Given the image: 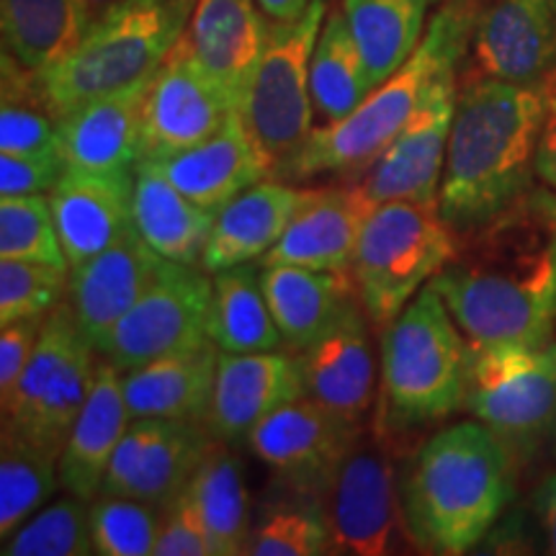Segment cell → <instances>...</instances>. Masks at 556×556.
<instances>
[{
	"label": "cell",
	"mask_w": 556,
	"mask_h": 556,
	"mask_svg": "<svg viewBox=\"0 0 556 556\" xmlns=\"http://www.w3.org/2000/svg\"><path fill=\"white\" fill-rule=\"evenodd\" d=\"M430 287L471 345H541L556 328V191L533 186L464 232Z\"/></svg>",
	"instance_id": "obj_1"
},
{
	"label": "cell",
	"mask_w": 556,
	"mask_h": 556,
	"mask_svg": "<svg viewBox=\"0 0 556 556\" xmlns=\"http://www.w3.org/2000/svg\"><path fill=\"white\" fill-rule=\"evenodd\" d=\"M546 86H518L471 73L458 88L438 212L469 232L533 189Z\"/></svg>",
	"instance_id": "obj_2"
},
{
	"label": "cell",
	"mask_w": 556,
	"mask_h": 556,
	"mask_svg": "<svg viewBox=\"0 0 556 556\" xmlns=\"http://www.w3.org/2000/svg\"><path fill=\"white\" fill-rule=\"evenodd\" d=\"M513 467L503 441L479 420L438 430L400 471L409 541L446 556L482 544L516 495Z\"/></svg>",
	"instance_id": "obj_3"
},
{
	"label": "cell",
	"mask_w": 556,
	"mask_h": 556,
	"mask_svg": "<svg viewBox=\"0 0 556 556\" xmlns=\"http://www.w3.org/2000/svg\"><path fill=\"white\" fill-rule=\"evenodd\" d=\"M477 16L479 3H443L430 18L413 58L374 88L345 119L312 129L307 142L276 170V176L304 180L332 173H366L413 122L435 83L451 70H458V62L469 52Z\"/></svg>",
	"instance_id": "obj_4"
},
{
	"label": "cell",
	"mask_w": 556,
	"mask_h": 556,
	"mask_svg": "<svg viewBox=\"0 0 556 556\" xmlns=\"http://www.w3.org/2000/svg\"><path fill=\"white\" fill-rule=\"evenodd\" d=\"M471 343L441 294L422 287L384 325L381 336V422L405 430L441 420L467 405Z\"/></svg>",
	"instance_id": "obj_5"
},
{
	"label": "cell",
	"mask_w": 556,
	"mask_h": 556,
	"mask_svg": "<svg viewBox=\"0 0 556 556\" xmlns=\"http://www.w3.org/2000/svg\"><path fill=\"white\" fill-rule=\"evenodd\" d=\"M197 0H119L90 21L86 37L41 75L54 116L148 80L184 37Z\"/></svg>",
	"instance_id": "obj_6"
},
{
	"label": "cell",
	"mask_w": 556,
	"mask_h": 556,
	"mask_svg": "<svg viewBox=\"0 0 556 556\" xmlns=\"http://www.w3.org/2000/svg\"><path fill=\"white\" fill-rule=\"evenodd\" d=\"M516 464L556 458V343L471 345L467 405Z\"/></svg>",
	"instance_id": "obj_7"
},
{
	"label": "cell",
	"mask_w": 556,
	"mask_h": 556,
	"mask_svg": "<svg viewBox=\"0 0 556 556\" xmlns=\"http://www.w3.org/2000/svg\"><path fill=\"white\" fill-rule=\"evenodd\" d=\"M456 248V229L435 204L381 201L374 206L351 268L368 319L379 328L392 323L448 266Z\"/></svg>",
	"instance_id": "obj_8"
},
{
	"label": "cell",
	"mask_w": 556,
	"mask_h": 556,
	"mask_svg": "<svg viewBox=\"0 0 556 556\" xmlns=\"http://www.w3.org/2000/svg\"><path fill=\"white\" fill-rule=\"evenodd\" d=\"M67 302L45 317L29 366L3 400V433L60 456L93 389L99 361Z\"/></svg>",
	"instance_id": "obj_9"
},
{
	"label": "cell",
	"mask_w": 556,
	"mask_h": 556,
	"mask_svg": "<svg viewBox=\"0 0 556 556\" xmlns=\"http://www.w3.org/2000/svg\"><path fill=\"white\" fill-rule=\"evenodd\" d=\"M328 11V0H312L296 21H268L266 50L250 80L240 114L261 150L274 160V176L315 129L312 119L317 111L312 103L309 67Z\"/></svg>",
	"instance_id": "obj_10"
},
{
	"label": "cell",
	"mask_w": 556,
	"mask_h": 556,
	"mask_svg": "<svg viewBox=\"0 0 556 556\" xmlns=\"http://www.w3.org/2000/svg\"><path fill=\"white\" fill-rule=\"evenodd\" d=\"M384 422L364 426L345 451L332 482L319 497L332 552L353 556L389 554L407 533L400 500V471L384 438Z\"/></svg>",
	"instance_id": "obj_11"
},
{
	"label": "cell",
	"mask_w": 556,
	"mask_h": 556,
	"mask_svg": "<svg viewBox=\"0 0 556 556\" xmlns=\"http://www.w3.org/2000/svg\"><path fill=\"white\" fill-rule=\"evenodd\" d=\"M214 283L204 268L163 261L155 281L96 348L119 371L212 340Z\"/></svg>",
	"instance_id": "obj_12"
},
{
	"label": "cell",
	"mask_w": 556,
	"mask_h": 556,
	"mask_svg": "<svg viewBox=\"0 0 556 556\" xmlns=\"http://www.w3.org/2000/svg\"><path fill=\"white\" fill-rule=\"evenodd\" d=\"M235 103L184 37L150 78L142 103V160L173 157L225 127ZM139 160V163H142Z\"/></svg>",
	"instance_id": "obj_13"
},
{
	"label": "cell",
	"mask_w": 556,
	"mask_h": 556,
	"mask_svg": "<svg viewBox=\"0 0 556 556\" xmlns=\"http://www.w3.org/2000/svg\"><path fill=\"white\" fill-rule=\"evenodd\" d=\"M358 430L319 402L302 397L261 420L245 443L278 486L323 497Z\"/></svg>",
	"instance_id": "obj_14"
},
{
	"label": "cell",
	"mask_w": 556,
	"mask_h": 556,
	"mask_svg": "<svg viewBox=\"0 0 556 556\" xmlns=\"http://www.w3.org/2000/svg\"><path fill=\"white\" fill-rule=\"evenodd\" d=\"M214 441L204 422L137 417L111 456L99 495L168 505L191 482Z\"/></svg>",
	"instance_id": "obj_15"
},
{
	"label": "cell",
	"mask_w": 556,
	"mask_h": 556,
	"mask_svg": "<svg viewBox=\"0 0 556 556\" xmlns=\"http://www.w3.org/2000/svg\"><path fill=\"white\" fill-rule=\"evenodd\" d=\"M368 323L364 304L353 294L309 345L294 351L307 397L356 428L368 426L377 387Z\"/></svg>",
	"instance_id": "obj_16"
},
{
	"label": "cell",
	"mask_w": 556,
	"mask_h": 556,
	"mask_svg": "<svg viewBox=\"0 0 556 556\" xmlns=\"http://www.w3.org/2000/svg\"><path fill=\"white\" fill-rule=\"evenodd\" d=\"M456 70H451L435 83L413 122L364 173L361 184L377 204L381 201H417V204L438 206L451 124L456 114Z\"/></svg>",
	"instance_id": "obj_17"
},
{
	"label": "cell",
	"mask_w": 556,
	"mask_h": 556,
	"mask_svg": "<svg viewBox=\"0 0 556 556\" xmlns=\"http://www.w3.org/2000/svg\"><path fill=\"white\" fill-rule=\"evenodd\" d=\"M471 73L546 86L556 73V0H490L471 34Z\"/></svg>",
	"instance_id": "obj_18"
},
{
	"label": "cell",
	"mask_w": 556,
	"mask_h": 556,
	"mask_svg": "<svg viewBox=\"0 0 556 556\" xmlns=\"http://www.w3.org/2000/svg\"><path fill=\"white\" fill-rule=\"evenodd\" d=\"M307 397L294 351H219L217 381L204 426L217 441H245L250 430L278 407Z\"/></svg>",
	"instance_id": "obj_19"
},
{
	"label": "cell",
	"mask_w": 556,
	"mask_h": 556,
	"mask_svg": "<svg viewBox=\"0 0 556 556\" xmlns=\"http://www.w3.org/2000/svg\"><path fill=\"white\" fill-rule=\"evenodd\" d=\"M377 201L364 184L307 189L283 238L263 255L261 266H291L351 274L353 258Z\"/></svg>",
	"instance_id": "obj_20"
},
{
	"label": "cell",
	"mask_w": 556,
	"mask_h": 556,
	"mask_svg": "<svg viewBox=\"0 0 556 556\" xmlns=\"http://www.w3.org/2000/svg\"><path fill=\"white\" fill-rule=\"evenodd\" d=\"M47 199L70 268L116 245L135 229V170H65Z\"/></svg>",
	"instance_id": "obj_21"
},
{
	"label": "cell",
	"mask_w": 556,
	"mask_h": 556,
	"mask_svg": "<svg viewBox=\"0 0 556 556\" xmlns=\"http://www.w3.org/2000/svg\"><path fill=\"white\" fill-rule=\"evenodd\" d=\"M163 258L131 229L127 238L70 268L67 299L75 323L93 348L155 281Z\"/></svg>",
	"instance_id": "obj_22"
},
{
	"label": "cell",
	"mask_w": 556,
	"mask_h": 556,
	"mask_svg": "<svg viewBox=\"0 0 556 556\" xmlns=\"http://www.w3.org/2000/svg\"><path fill=\"white\" fill-rule=\"evenodd\" d=\"M150 78L99 96L58 116L60 155L67 170L127 173L142 160V103Z\"/></svg>",
	"instance_id": "obj_23"
},
{
	"label": "cell",
	"mask_w": 556,
	"mask_h": 556,
	"mask_svg": "<svg viewBox=\"0 0 556 556\" xmlns=\"http://www.w3.org/2000/svg\"><path fill=\"white\" fill-rule=\"evenodd\" d=\"M157 168L178 191L217 214L250 186L274 176V160L250 135L240 111H235L217 135L199 142L197 148L157 160Z\"/></svg>",
	"instance_id": "obj_24"
},
{
	"label": "cell",
	"mask_w": 556,
	"mask_h": 556,
	"mask_svg": "<svg viewBox=\"0 0 556 556\" xmlns=\"http://www.w3.org/2000/svg\"><path fill=\"white\" fill-rule=\"evenodd\" d=\"M186 39L240 111L268 39L258 0H197Z\"/></svg>",
	"instance_id": "obj_25"
},
{
	"label": "cell",
	"mask_w": 556,
	"mask_h": 556,
	"mask_svg": "<svg viewBox=\"0 0 556 556\" xmlns=\"http://www.w3.org/2000/svg\"><path fill=\"white\" fill-rule=\"evenodd\" d=\"M219 345L214 340L191 351L160 356L122 374L124 400L131 420L160 417V420L204 422L217 381Z\"/></svg>",
	"instance_id": "obj_26"
},
{
	"label": "cell",
	"mask_w": 556,
	"mask_h": 556,
	"mask_svg": "<svg viewBox=\"0 0 556 556\" xmlns=\"http://www.w3.org/2000/svg\"><path fill=\"white\" fill-rule=\"evenodd\" d=\"M304 193L307 189L268 178L250 186L217 212L199 266L214 276L240 263L263 261V255L283 238Z\"/></svg>",
	"instance_id": "obj_27"
},
{
	"label": "cell",
	"mask_w": 556,
	"mask_h": 556,
	"mask_svg": "<svg viewBox=\"0 0 556 556\" xmlns=\"http://www.w3.org/2000/svg\"><path fill=\"white\" fill-rule=\"evenodd\" d=\"M122 374L109 361H99L93 389L60 451V484L83 500L101 492L111 456L131 422Z\"/></svg>",
	"instance_id": "obj_28"
},
{
	"label": "cell",
	"mask_w": 556,
	"mask_h": 556,
	"mask_svg": "<svg viewBox=\"0 0 556 556\" xmlns=\"http://www.w3.org/2000/svg\"><path fill=\"white\" fill-rule=\"evenodd\" d=\"M217 214L170 184L152 160L135 168V229L163 261L199 266Z\"/></svg>",
	"instance_id": "obj_29"
},
{
	"label": "cell",
	"mask_w": 556,
	"mask_h": 556,
	"mask_svg": "<svg viewBox=\"0 0 556 556\" xmlns=\"http://www.w3.org/2000/svg\"><path fill=\"white\" fill-rule=\"evenodd\" d=\"M261 283L270 315L289 351H302L304 345H309L343 307L345 299L356 294L353 274L291 266V263L261 266Z\"/></svg>",
	"instance_id": "obj_30"
},
{
	"label": "cell",
	"mask_w": 556,
	"mask_h": 556,
	"mask_svg": "<svg viewBox=\"0 0 556 556\" xmlns=\"http://www.w3.org/2000/svg\"><path fill=\"white\" fill-rule=\"evenodd\" d=\"M86 0H0L3 52L34 73L67 58L90 26Z\"/></svg>",
	"instance_id": "obj_31"
},
{
	"label": "cell",
	"mask_w": 556,
	"mask_h": 556,
	"mask_svg": "<svg viewBox=\"0 0 556 556\" xmlns=\"http://www.w3.org/2000/svg\"><path fill=\"white\" fill-rule=\"evenodd\" d=\"M184 492L204 520L214 556L248 554L253 536L250 492L245 469L229 443L214 441Z\"/></svg>",
	"instance_id": "obj_32"
},
{
	"label": "cell",
	"mask_w": 556,
	"mask_h": 556,
	"mask_svg": "<svg viewBox=\"0 0 556 556\" xmlns=\"http://www.w3.org/2000/svg\"><path fill=\"white\" fill-rule=\"evenodd\" d=\"M428 5L430 0H343L371 90L413 58L426 34Z\"/></svg>",
	"instance_id": "obj_33"
},
{
	"label": "cell",
	"mask_w": 556,
	"mask_h": 556,
	"mask_svg": "<svg viewBox=\"0 0 556 556\" xmlns=\"http://www.w3.org/2000/svg\"><path fill=\"white\" fill-rule=\"evenodd\" d=\"M212 340L225 353H261L283 348V336L266 302L261 270L253 263L212 276Z\"/></svg>",
	"instance_id": "obj_34"
},
{
	"label": "cell",
	"mask_w": 556,
	"mask_h": 556,
	"mask_svg": "<svg viewBox=\"0 0 556 556\" xmlns=\"http://www.w3.org/2000/svg\"><path fill=\"white\" fill-rule=\"evenodd\" d=\"M309 88L312 103L325 124L345 119L371 93L364 60L343 9H330L325 16L312 54Z\"/></svg>",
	"instance_id": "obj_35"
},
{
	"label": "cell",
	"mask_w": 556,
	"mask_h": 556,
	"mask_svg": "<svg viewBox=\"0 0 556 556\" xmlns=\"http://www.w3.org/2000/svg\"><path fill=\"white\" fill-rule=\"evenodd\" d=\"M60 484V456L16 435H0V539L41 510Z\"/></svg>",
	"instance_id": "obj_36"
},
{
	"label": "cell",
	"mask_w": 556,
	"mask_h": 556,
	"mask_svg": "<svg viewBox=\"0 0 556 556\" xmlns=\"http://www.w3.org/2000/svg\"><path fill=\"white\" fill-rule=\"evenodd\" d=\"M332 539L319 497L278 486L253 526L248 554L253 556H317L330 554Z\"/></svg>",
	"instance_id": "obj_37"
},
{
	"label": "cell",
	"mask_w": 556,
	"mask_h": 556,
	"mask_svg": "<svg viewBox=\"0 0 556 556\" xmlns=\"http://www.w3.org/2000/svg\"><path fill=\"white\" fill-rule=\"evenodd\" d=\"M3 556H88L96 554L90 536V500L73 492L41 507L3 539Z\"/></svg>",
	"instance_id": "obj_38"
},
{
	"label": "cell",
	"mask_w": 556,
	"mask_h": 556,
	"mask_svg": "<svg viewBox=\"0 0 556 556\" xmlns=\"http://www.w3.org/2000/svg\"><path fill=\"white\" fill-rule=\"evenodd\" d=\"M163 507L137 497L96 495L90 500V536L99 556L155 554Z\"/></svg>",
	"instance_id": "obj_39"
},
{
	"label": "cell",
	"mask_w": 556,
	"mask_h": 556,
	"mask_svg": "<svg viewBox=\"0 0 556 556\" xmlns=\"http://www.w3.org/2000/svg\"><path fill=\"white\" fill-rule=\"evenodd\" d=\"M0 258L67 268L47 197L0 199Z\"/></svg>",
	"instance_id": "obj_40"
},
{
	"label": "cell",
	"mask_w": 556,
	"mask_h": 556,
	"mask_svg": "<svg viewBox=\"0 0 556 556\" xmlns=\"http://www.w3.org/2000/svg\"><path fill=\"white\" fill-rule=\"evenodd\" d=\"M67 268L0 258V328L50 315L67 299Z\"/></svg>",
	"instance_id": "obj_41"
},
{
	"label": "cell",
	"mask_w": 556,
	"mask_h": 556,
	"mask_svg": "<svg viewBox=\"0 0 556 556\" xmlns=\"http://www.w3.org/2000/svg\"><path fill=\"white\" fill-rule=\"evenodd\" d=\"M155 556H214L212 541L186 492H180L163 505V523H160Z\"/></svg>",
	"instance_id": "obj_42"
},
{
	"label": "cell",
	"mask_w": 556,
	"mask_h": 556,
	"mask_svg": "<svg viewBox=\"0 0 556 556\" xmlns=\"http://www.w3.org/2000/svg\"><path fill=\"white\" fill-rule=\"evenodd\" d=\"M67 165L62 155H3L0 152V199L47 197Z\"/></svg>",
	"instance_id": "obj_43"
},
{
	"label": "cell",
	"mask_w": 556,
	"mask_h": 556,
	"mask_svg": "<svg viewBox=\"0 0 556 556\" xmlns=\"http://www.w3.org/2000/svg\"><path fill=\"white\" fill-rule=\"evenodd\" d=\"M45 317L18 319L0 330V400H9L21 374L29 366Z\"/></svg>",
	"instance_id": "obj_44"
},
{
	"label": "cell",
	"mask_w": 556,
	"mask_h": 556,
	"mask_svg": "<svg viewBox=\"0 0 556 556\" xmlns=\"http://www.w3.org/2000/svg\"><path fill=\"white\" fill-rule=\"evenodd\" d=\"M531 507L541 536H544L546 552L556 556V469L541 477L536 490H533Z\"/></svg>",
	"instance_id": "obj_45"
},
{
	"label": "cell",
	"mask_w": 556,
	"mask_h": 556,
	"mask_svg": "<svg viewBox=\"0 0 556 556\" xmlns=\"http://www.w3.org/2000/svg\"><path fill=\"white\" fill-rule=\"evenodd\" d=\"M536 178L548 189L556 191V86L548 88L546 119L541 129L539 155H536Z\"/></svg>",
	"instance_id": "obj_46"
},
{
	"label": "cell",
	"mask_w": 556,
	"mask_h": 556,
	"mask_svg": "<svg viewBox=\"0 0 556 556\" xmlns=\"http://www.w3.org/2000/svg\"><path fill=\"white\" fill-rule=\"evenodd\" d=\"M312 0H258V9L270 24H289L309 9Z\"/></svg>",
	"instance_id": "obj_47"
},
{
	"label": "cell",
	"mask_w": 556,
	"mask_h": 556,
	"mask_svg": "<svg viewBox=\"0 0 556 556\" xmlns=\"http://www.w3.org/2000/svg\"><path fill=\"white\" fill-rule=\"evenodd\" d=\"M119 0H86L88 11H90V18H96L99 13H103L106 9H111V5H116Z\"/></svg>",
	"instance_id": "obj_48"
},
{
	"label": "cell",
	"mask_w": 556,
	"mask_h": 556,
	"mask_svg": "<svg viewBox=\"0 0 556 556\" xmlns=\"http://www.w3.org/2000/svg\"><path fill=\"white\" fill-rule=\"evenodd\" d=\"M430 3H438V5H443V3H479V5H482L484 0H430Z\"/></svg>",
	"instance_id": "obj_49"
},
{
	"label": "cell",
	"mask_w": 556,
	"mask_h": 556,
	"mask_svg": "<svg viewBox=\"0 0 556 556\" xmlns=\"http://www.w3.org/2000/svg\"><path fill=\"white\" fill-rule=\"evenodd\" d=\"M552 86H556V73L552 75V80H548V83H546V90H548V88H552Z\"/></svg>",
	"instance_id": "obj_50"
}]
</instances>
